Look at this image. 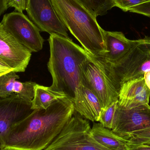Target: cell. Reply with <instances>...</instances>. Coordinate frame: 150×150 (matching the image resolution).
Instances as JSON below:
<instances>
[{
  "instance_id": "2",
  "label": "cell",
  "mask_w": 150,
  "mask_h": 150,
  "mask_svg": "<svg viewBox=\"0 0 150 150\" xmlns=\"http://www.w3.org/2000/svg\"><path fill=\"white\" fill-rule=\"evenodd\" d=\"M48 42L50 56L47 68L52 79L49 88L72 100L75 112L81 115L83 85L81 65L88 59V53L70 38L50 34Z\"/></svg>"
},
{
  "instance_id": "11",
  "label": "cell",
  "mask_w": 150,
  "mask_h": 150,
  "mask_svg": "<svg viewBox=\"0 0 150 150\" xmlns=\"http://www.w3.org/2000/svg\"><path fill=\"white\" fill-rule=\"evenodd\" d=\"M31 107L32 101L24 100L15 93L0 98V150L3 137L11 127L33 111Z\"/></svg>"
},
{
  "instance_id": "7",
  "label": "cell",
  "mask_w": 150,
  "mask_h": 150,
  "mask_svg": "<svg viewBox=\"0 0 150 150\" xmlns=\"http://www.w3.org/2000/svg\"><path fill=\"white\" fill-rule=\"evenodd\" d=\"M88 55L87 59L81 65L83 85L93 92L98 99L102 109H105L118 100L119 93L88 53Z\"/></svg>"
},
{
  "instance_id": "27",
  "label": "cell",
  "mask_w": 150,
  "mask_h": 150,
  "mask_svg": "<svg viewBox=\"0 0 150 150\" xmlns=\"http://www.w3.org/2000/svg\"><path fill=\"white\" fill-rule=\"evenodd\" d=\"M143 77L146 85L150 90V71L145 73Z\"/></svg>"
},
{
  "instance_id": "1",
  "label": "cell",
  "mask_w": 150,
  "mask_h": 150,
  "mask_svg": "<svg viewBox=\"0 0 150 150\" xmlns=\"http://www.w3.org/2000/svg\"><path fill=\"white\" fill-rule=\"evenodd\" d=\"M75 112L67 98L54 101L46 109H35L12 126L1 141V150H44L60 133Z\"/></svg>"
},
{
  "instance_id": "17",
  "label": "cell",
  "mask_w": 150,
  "mask_h": 150,
  "mask_svg": "<svg viewBox=\"0 0 150 150\" xmlns=\"http://www.w3.org/2000/svg\"><path fill=\"white\" fill-rule=\"evenodd\" d=\"M93 16L97 17L107 13L114 7L112 0H77Z\"/></svg>"
},
{
  "instance_id": "28",
  "label": "cell",
  "mask_w": 150,
  "mask_h": 150,
  "mask_svg": "<svg viewBox=\"0 0 150 150\" xmlns=\"http://www.w3.org/2000/svg\"><path fill=\"white\" fill-rule=\"evenodd\" d=\"M117 150H125V148H122V149H120Z\"/></svg>"
},
{
  "instance_id": "29",
  "label": "cell",
  "mask_w": 150,
  "mask_h": 150,
  "mask_svg": "<svg viewBox=\"0 0 150 150\" xmlns=\"http://www.w3.org/2000/svg\"><path fill=\"white\" fill-rule=\"evenodd\" d=\"M148 144V145H150V144Z\"/></svg>"
},
{
  "instance_id": "13",
  "label": "cell",
  "mask_w": 150,
  "mask_h": 150,
  "mask_svg": "<svg viewBox=\"0 0 150 150\" xmlns=\"http://www.w3.org/2000/svg\"><path fill=\"white\" fill-rule=\"evenodd\" d=\"M104 40L106 52L100 57H96L105 62L114 63L128 53L134 44L121 32L107 31L104 30Z\"/></svg>"
},
{
  "instance_id": "22",
  "label": "cell",
  "mask_w": 150,
  "mask_h": 150,
  "mask_svg": "<svg viewBox=\"0 0 150 150\" xmlns=\"http://www.w3.org/2000/svg\"><path fill=\"white\" fill-rule=\"evenodd\" d=\"M129 11L150 17V1L134 7Z\"/></svg>"
},
{
  "instance_id": "15",
  "label": "cell",
  "mask_w": 150,
  "mask_h": 150,
  "mask_svg": "<svg viewBox=\"0 0 150 150\" xmlns=\"http://www.w3.org/2000/svg\"><path fill=\"white\" fill-rule=\"evenodd\" d=\"M67 98L64 94L52 91L49 87L37 84L34 87V95L32 100L31 109H46L54 101Z\"/></svg>"
},
{
  "instance_id": "10",
  "label": "cell",
  "mask_w": 150,
  "mask_h": 150,
  "mask_svg": "<svg viewBox=\"0 0 150 150\" xmlns=\"http://www.w3.org/2000/svg\"><path fill=\"white\" fill-rule=\"evenodd\" d=\"M31 52L19 43L0 23V59L16 73L25 71Z\"/></svg>"
},
{
  "instance_id": "9",
  "label": "cell",
  "mask_w": 150,
  "mask_h": 150,
  "mask_svg": "<svg viewBox=\"0 0 150 150\" xmlns=\"http://www.w3.org/2000/svg\"><path fill=\"white\" fill-rule=\"evenodd\" d=\"M150 128V106L144 104L130 109L116 106L112 130L126 139L136 131Z\"/></svg>"
},
{
  "instance_id": "6",
  "label": "cell",
  "mask_w": 150,
  "mask_h": 150,
  "mask_svg": "<svg viewBox=\"0 0 150 150\" xmlns=\"http://www.w3.org/2000/svg\"><path fill=\"white\" fill-rule=\"evenodd\" d=\"M1 24L31 52L42 50L44 39L40 35V30L23 12L16 11L5 14Z\"/></svg>"
},
{
  "instance_id": "14",
  "label": "cell",
  "mask_w": 150,
  "mask_h": 150,
  "mask_svg": "<svg viewBox=\"0 0 150 150\" xmlns=\"http://www.w3.org/2000/svg\"><path fill=\"white\" fill-rule=\"evenodd\" d=\"M91 134L98 143L109 150L125 148L128 142L127 140L121 137L112 130L104 127L100 123H93Z\"/></svg>"
},
{
  "instance_id": "5",
  "label": "cell",
  "mask_w": 150,
  "mask_h": 150,
  "mask_svg": "<svg viewBox=\"0 0 150 150\" xmlns=\"http://www.w3.org/2000/svg\"><path fill=\"white\" fill-rule=\"evenodd\" d=\"M44 150H109L93 138L88 121L74 113L58 136Z\"/></svg>"
},
{
  "instance_id": "16",
  "label": "cell",
  "mask_w": 150,
  "mask_h": 150,
  "mask_svg": "<svg viewBox=\"0 0 150 150\" xmlns=\"http://www.w3.org/2000/svg\"><path fill=\"white\" fill-rule=\"evenodd\" d=\"M83 109L81 116L92 122H98L102 108L93 92L83 85Z\"/></svg>"
},
{
  "instance_id": "3",
  "label": "cell",
  "mask_w": 150,
  "mask_h": 150,
  "mask_svg": "<svg viewBox=\"0 0 150 150\" xmlns=\"http://www.w3.org/2000/svg\"><path fill=\"white\" fill-rule=\"evenodd\" d=\"M60 20L82 47L95 57L106 52L104 30L96 17L77 0H51Z\"/></svg>"
},
{
  "instance_id": "12",
  "label": "cell",
  "mask_w": 150,
  "mask_h": 150,
  "mask_svg": "<svg viewBox=\"0 0 150 150\" xmlns=\"http://www.w3.org/2000/svg\"><path fill=\"white\" fill-rule=\"evenodd\" d=\"M150 90L141 77L123 83L119 93L117 105L125 109H130L138 106L149 104Z\"/></svg>"
},
{
  "instance_id": "8",
  "label": "cell",
  "mask_w": 150,
  "mask_h": 150,
  "mask_svg": "<svg viewBox=\"0 0 150 150\" xmlns=\"http://www.w3.org/2000/svg\"><path fill=\"white\" fill-rule=\"evenodd\" d=\"M25 10L40 31L69 38L68 29L57 16L51 0H27Z\"/></svg>"
},
{
  "instance_id": "23",
  "label": "cell",
  "mask_w": 150,
  "mask_h": 150,
  "mask_svg": "<svg viewBox=\"0 0 150 150\" xmlns=\"http://www.w3.org/2000/svg\"><path fill=\"white\" fill-rule=\"evenodd\" d=\"M27 0H6L7 6L8 7H13L17 11L23 12L26 9Z\"/></svg>"
},
{
  "instance_id": "20",
  "label": "cell",
  "mask_w": 150,
  "mask_h": 150,
  "mask_svg": "<svg viewBox=\"0 0 150 150\" xmlns=\"http://www.w3.org/2000/svg\"><path fill=\"white\" fill-rule=\"evenodd\" d=\"M125 139L127 140L128 143L131 144H150V128L134 132Z\"/></svg>"
},
{
  "instance_id": "24",
  "label": "cell",
  "mask_w": 150,
  "mask_h": 150,
  "mask_svg": "<svg viewBox=\"0 0 150 150\" xmlns=\"http://www.w3.org/2000/svg\"><path fill=\"white\" fill-rule=\"evenodd\" d=\"M125 150H150V145L145 144H131L127 143L125 147Z\"/></svg>"
},
{
  "instance_id": "21",
  "label": "cell",
  "mask_w": 150,
  "mask_h": 150,
  "mask_svg": "<svg viewBox=\"0 0 150 150\" xmlns=\"http://www.w3.org/2000/svg\"><path fill=\"white\" fill-rule=\"evenodd\" d=\"M114 7H117L124 12L140 4L150 1V0H112Z\"/></svg>"
},
{
  "instance_id": "18",
  "label": "cell",
  "mask_w": 150,
  "mask_h": 150,
  "mask_svg": "<svg viewBox=\"0 0 150 150\" xmlns=\"http://www.w3.org/2000/svg\"><path fill=\"white\" fill-rule=\"evenodd\" d=\"M19 78L14 71L0 76V98H6L14 94L15 82Z\"/></svg>"
},
{
  "instance_id": "4",
  "label": "cell",
  "mask_w": 150,
  "mask_h": 150,
  "mask_svg": "<svg viewBox=\"0 0 150 150\" xmlns=\"http://www.w3.org/2000/svg\"><path fill=\"white\" fill-rule=\"evenodd\" d=\"M88 54L119 93L123 83L144 76L150 71V36L135 40L128 53L114 63L105 62Z\"/></svg>"
},
{
  "instance_id": "19",
  "label": "cell",
  "mask_w": 150,
  "mask_h": 150,
  "mask_svg": "<svg viewBox=\"0 0 150 150\" xmlns=\"http://www.w3.org/2000/svg\"><path fill=\"white\" fill-rule=\"evenodd\" d=\"M117 101L112 103L106 109L101 110L98 122L104 127L112 129Z\"/></svg>"
},
{
  "instance_id": "25",
  "label": "cell",
  "mask_w": 150,
  "mask_h": 150,
  "mask_svg": "<svg viewBox=\"0 0 150 150\" xmlns=\"http://www.w3.org/2000/svg\"><path fill=\"white\" fill-rule=\"evenodd\" d=\"M11 71L13 70L0 59V76Z\"/></svg>"
},
{
  "instance_id": "26",
  "label": "cell",
  "mask_w": 150,
  "mask_h": 150,
  "mask_svg": "<svg viewBox=\"0 0 150 150\" xmlns=\"http://www.w3.org/2000/svg\"><path fill=\"white\" fill-rule=\"evenodd\" d=\"M8 8L6 0H0V17Z\"/></svg>"
}]
</instances>
